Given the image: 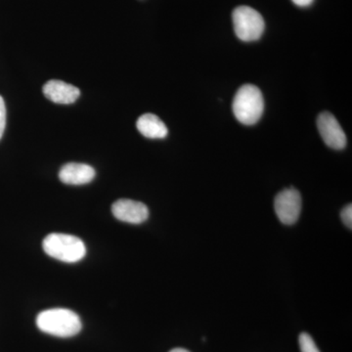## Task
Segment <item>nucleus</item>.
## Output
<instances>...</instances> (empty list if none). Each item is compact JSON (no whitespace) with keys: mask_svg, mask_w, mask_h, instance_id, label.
Masks as SVG:
<instances>
[{"mask_svg":"<svg viewBox=\"0 0 352 352\" xmlns=\"http://www.w3.org/2000/svg\"><path fill=\"white\" fill-rule=\"evenodd\" d=\"M95 170L85 164L69 163L62 166L59 178L65 184L83 185L94 179Z\"/></svg>","mask_w":352,"mask_h":352,"instance_id":"nucleus-9","label":"nucleus"},{"mask_svg":"<svg viewBox=\"0 0 352 352\" xmlns=\"http://www.w3.org/2000/svg\"><path fill=\"white\" fill-rule=\"evenodd\" d=\"M36 326L41 332L59 338L74 337L82 327L80 316L67 308L44 310L36 317Z\"/></svg>","mask_w":352,"mask_h":352,"instance_id":"nucleus-1","label":"nucleus"},{"mask_svg":"<svg viewBox=\"0 0 352 352\" xmlns=\"http://www.w3.org/2000/svg\"><path fill=\"white\" fill-rule=\"evenodd\" d=\"M296 6L300 7H307L311 6L314 0H292Z\"/></svg>","mask_w":352,"mask_h":352,"instance_id":"nucleus-14","label":"nucleus"},{"mask_svg":"<svg viewBox=\"0 0 352 352\" xmlns=\"http://www.w3.org/2000/svg\"><path fill=\"white\" fill-rule=\"evenodd\" d=\"M6 126V107L3 98L0 96V139L3 135L4 129Z\"/></svg>","mask_w":352,"mask_h":352,"instance_id":"nucleus-13","label":"nucleus"},{"mask_svg":"<svg viewBox=\"0 0 352 352\" xmlns=\"http://www.w3.org/2000/svg\"><path fill=\"white\" fill-rule=\"evenodd\" d=\"M232 109L236 119L245 126H252L261 120L264 110L263 94L256 85H244L234 97Z\"/></svg>","mask_w":352,"mask_h":352,"instance_id":"nucleus-2","label":"nucleus"},{"mask_svg":"<svg viewBox=\"0 0 352 352\" xmlns=\"http://www.w3.org/2000/svg\"><path fill=\"white\" fill-rule=\"evenodd\" d=\"M43 247L51 258L64 263H78L87 254L85 243L80 238L68 234H50L43 240Z\"/></svg>","mask_w":352,"mask_h":352,"instance_id":"nucleus-3","label":"nucleus"},{"mask_svg":"<svg viewBox=\"0 0 352 352\" xmlns=\"http://www.w3.org/2000/svg\"><path fill=\"white\" fill-rule=\"evenodd\" d=\"M340 217H342V222L346 224V227L351 229L352 227V206L351 204L346 205V207L342 208L340 212Z\"/></svg>","mask_w":352,"mask_h":352,"instance_id":"nucleus-12","label":"nucleus"},{"mask_svg":"<svg viewBox=\"0 0 352 352\" xmlns=\"http://www.w3.org/2000/svg\"><path fill=\"white\" fill-rule=\"evenodd\" d=\"M298 342H300V347L302 352H320L314 339L307 333H300Z\"/></svg>","mask_w":352,"mask_h":352,"instance_id":"nucleus-11","label":"nucleus"},{"mask_svg":"<svg viewBox=\"0 0 352 352\" xmlns=\"http://www.w3.org/2000/svg\"><path fill=\"white\" fill-rule=\"evenodd\" d=\"M170 352H190V351H186V349H173V351H170Z\"/></svg>","mask_w":352,"mask_h":352,"instance_id":"nucleus-15","label":"nucleus"},{"mask_svg":"<svg viewBox=\"0 0 352 352\" xmlns=\"http://www.w3.org/2000/svg\"><path fill=\"white\" fill-rule=\"evenodd\" d=\"M43 94L46 98L57 104H72L80 97L78 87L61 80H50L43 87Z\"/></svg>","mask_w":352,"mask_h":352,"instance_id":"nucleus-8","label":"nucleus"},{"mask_svg":"<svg viewBox=\"0 0 352 352\" xmlns=\"http://www.w3.org/2000/svg\"><path fill=\"white\" fill-rule=\"evenodd\" d=\"M113 217L120 221L131 224H140L147 220L149 210L140 201L120 199L112 206Z\"/></svg>","mask_w":352,"mask_h":352,"instance_id":"nucleus-7","label":"nucleus"},{"mask_svg":"<svg viewBox=\"0 0 352 352\" xmlns=\"http://www.w3.org/2000/svg\"><path fill=\"white\" fill-rule=\"evenodd\" d=\"M317 127L324 142L335 150L344 149L346 146V136L339 122L328 112L321 113L317 119Z\"/></svg>","mask_w":352,"mask_h":352,"instance_id":"nucleus-6","label":"nucleus"},{"mask_svg":"<svg viewBox=\"0 0 352 352\" xmlns=\"http://www.w3.org/2000/svg\"><path fill=\"white\" fill-rule=\"evenodd\" d=\"M234 31L237 38L245 43L258 41L264 32V20L258 11L250 6H239L232 14Z\"/></svg>","mask_w":352,"mask_h":352,"instance_id":"nucleus-4","label":"nucleus"},{"mask_svg":"<svg viewBox=\"0 0 352 352\" xmlns=\"http://www.w3.org/2000/svg\"><path fill=\"white\" fill-rule=\"evenodd\" d=\"M138 129L143 136L151 139H163L168 135V127L163 120L154 113L141 116L136 122Z\"/></svg>","mask_w":352,"mask_h":352,"instance_id":"nucleus-10","label":"nucleus"},{"mask_svg":"<svg viewBox=\"0 0 352 352\" xmlns=\"http://www.w3.org/2000/svg\"><path fill=\"white\" fill-rule=\"evenodd\" d=\"M275 212L278 219L286 226H292L298 221L302 210V197L295 188L285 189L275 198Z\"/></svg>","mask_w":352,"mask_h":352,"instance_id":"nucleus-5","label":"nucleus"}]
</instances>
